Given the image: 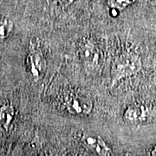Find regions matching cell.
Listing matches in <instances>:
<instances>
[{
  "instance_id": "cell-3",
  "label": "cell",
  "mask_w": 156,
  "mask_h": 156,
  "mask_svg": "<svg viewBox=\"0 0 156 156\" xmlns=\"http://www.w3.org/2000/svg\"><path fill=\"white\" fill-rule=\"evenodd\" d=\"M67 111L72 115H88L92 110V101L78 94H69L64 101Z\"/></svg>"
},
{
  "instance_id": "cell-7",
  "label": "cell",
  "mask_w": 156,
  "mask_h": 156,
  "mask_svg": "<svg viewBox=\"0 0 156 156\" xmlns=\"http://www.w3.org/2000/svg\"><path fill=\"white\" fill-rule=\"evenodd\" d=\"M15 117V109L11 104L0 107V128L8 130Z\"/></svg>"
},
{
  "instance_id": "cell-1",
  "label": "cell",
  "mask_w": 156,
  "mask_h": 156,
  "mask_svg": "<svg viewBox=\"0 0 156 156\" xmlns=\"http://www.w3.org/2000/svg\"><path fill=\"white\" fill-rule=\"evenodd\" d=\"M141 69L140 57L134 53H124L115 58L112 66L111 85L118 83L122 79L131 76Z\"/></svg>"
},
{
  "instance_id": "cell-8",
  "label": "cell",
  "mask_w": 156,
  "mask_h": 156,
  "mask_svg": "<svg viewBox=\"0 0 156 156\" xmlns=\"http://www.w3.org/2000/svg\"><path fill=\"white\" fill-rule=\"evenodd\" d=\"M13 30V23L10 19H0V41L7 38Z\"/></svg>"
},
{
  "instance_id": "cell-5",
  "label": "cell",
  "mask_w": 156,
  "mask_h": 156,
  "mask_svg": "<svg viewBox=\"0 0 156 156\" xmlns=\"http://www.w3.org/2000/svg\"><path fill=\"white\" fill-rule=\"evenodd\" d=\"M82 142L89 151L98 155H110L111 148L108 147L101 137L94 134H85L82 137Z\"/></svg>"
},
{
  "instance_id": "cell-4",
  "label": "cell",
  "mask_w": 156,
  "mask_h": 156,
  "mask_svg": "<svg viewBox=\"0 0 156 156\" xmlns=\"http://www.w3.org/2000/svg\"><path fill=\"white\" fill-rule=\"evenodd\" d=\"M79 54L86 66L89 68L97 66L100 59V50L95 41L91 39L83 41L79 47Z\"/></svg>"
},
{
  "instance_id": "cell-6",
  "label": "cell",
  "mask_w": 156,
  "mask_h": 156,
  "mask_svg": "<svg viewBox=\"0 0 156 156\" xmlns=\"http://www.w3.org/2000/svg\"><path fill=\"white\" fill-rule=\"evenodd\" d=\"M147 118V109L141 105L128 107L124 113V119L130 122H140Z\"/></svg>"
},
{
  "instance_id": "cell-9",
  "label": "cell",
  "mask_w": 156,
  "mask_h": 156,
  "mask_svg": "<svg viewBox=\"0 0 156 156\" xmlns=\"http://www.w3.org/2000/svg\"><path fill=\"white\" fill-rule=\"evenodd\" d=\"M134 0H108V5L113 9L122 10L125 7L131 5Z\"/></svg>"
},
{
  "instance_id": "cell-2",
  "label": "cell",
  "mask_w": 156,
  "mask_h": 156,
  "mask_svg": "<svg viewBox=\"0 0 156 156\" xmlns=\"http://www.w3.org/2000/svg\"><path fill=\"white\" fill-rule=\"evenodd\" d=\"M26 63L29 73L35 80L42 77L46 67V62L43 53L36 45L34 47L30 45V51L27 56Z\"/></svg>"
}]
</instances>
